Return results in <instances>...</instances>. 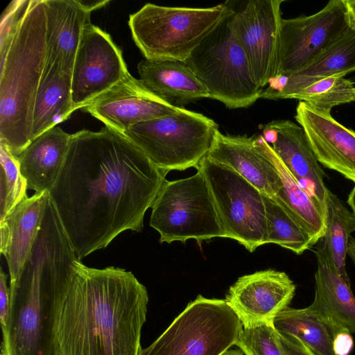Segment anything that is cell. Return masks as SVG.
<instances>
[{
  "label": "cell",
  "mask_w": 355,
  "mask_h": 355,
  "mask_svg": "<svg viewBox=\"0 0 355 355\" xmlns=\"http://www.w3.org/2000/svg\"><path fill=\"white\" fill-rule=\"evenodd\" d=\"M46 15L45 65L55 64L71 76L90 13L76 0H44Z\"/></svg>",
  "instance_id": "20"
},
{
  "label": "cell",
  "mask_w": 355,
  "mask_h": 355,
  "mask_svg": "<svg viewBox=\"0 0 355 355\" xmlns=\"http://www.w3.org/2000/svg\"><path fill=\"white\" fill-rule=\"evenodd\" d=\"M151 208L150 225L159 232L160 243L227 238L207 183L198 171L187 178L166 180Z\"/></svg>",
  "instance_id": "9"
},
{
  "label": "cell",
  "mask_w": 355,
  "mask_h": 355,
  "mask_svg": "<svg viewBox=\"0 0 355 355\" xmlns=\"http://www.w3.org/2000/svg\"><path fill=\"white\" fill-rule=\"evenodd\" d=\"M289 98L306 103L312 107L331 112L332 107L355 101L354 83L343 76L318 80L293 93Z\"/></svg>",
  "instance_id": "30"
},
{
  "label": "cell",
  "mask_w": 355,
  "mask_h": 355,
  "mask_svg": "<svg viewBox=\"0 0 355 355\" xmlns=\"http://www.w3.org/2000/svg\"><path fill=\"white\" fill-rule=\"evenodd\" d=\"M351 24L345 0H331L311 15L282 18L275 80L304 69Z\"/></svg>",
  "instance_id": "11"
},
{
  "label": "cell",
  "mask_w": 355,
  "mask_h": 355,
  "mask_svg": "<svg viewBox=\"0 0 355 355\" xmlns=\"http://www.w3.org/2000/svg\"><path fill=\"white\" fill-rule=\"evenodd\" d=\"M347 203L355 215V185L348 196Z\"/></svg>",
  "instance_id": "39"
},
{
  "label": "cell",
  "mask_w": 355,
  "mask_h": 355,
  "mask_svg": "<svg viewBox=\"0 0 355 355\" xmlns=\"http://www.w3.org/2000/svg\"><path fill=\"white\" fill-rule=\"evenodd\" d=\"M272 325L279 334L297 339L316 355H336L333 342L339 331L311 304L302 309L288 306L275 316Z\"/></svg>",
  "instance_id": "27"
},
{
  "label": "cell",
  "mask_w": 355,
  "mask_h": 355,
  "mask_svg": "<svg viewBox=\"0 0 355 355\" xmlns=\"http://www.w3.org/2000/svg\"><path fill=\"white\" fill-rule=\"evenodd\" d=\"M324 216L325 232L321 249L336 271L345 281L350 282L345 264L349 240L355 231V215L328 189Z\"/></svg>",
  "instance_id": "28"
},
{
  "label": "cell",
  "mask_w": 355,
  "mask_h": 355,
  "mask_svg": "<svg viewBox=\"0 0 355 355\" xmlns=\"http://www.w3.org/2000/svg\"><path fill=\"white\" fill-rule=\"evenodd\" d=\"M79 6L88 13L106 6L109 0H76Z\"/></svg>",
  "instance_id": "36"
},
{
  "label": "cell",
  "mask_w": 355,
  "mask_h": 355,
  "mask_svg": "<svg viewBox=\"0 0 355 355\" xmlns=\"http://www.w3.org/2000/svg\"><path fill=\"white\" fill-rule=\"evenodd\" d=\"M148 304L131 272L78 261L57 321V355H139Z\"/></svg>",
  "instance_id": "2"
},
{
  "label": "cell",
  "mask_w": 355,
  "mask_h": 355,
  "mask_svg": "<svg viewBox=\"0 0 355 355\" xmlns=\"http://www.w3.org/2000/svg\"><path fill=\"white\" fill-rule=\"evenodd\" d=\"M73 112L71 76L55 64L44 65L33 105L31 141L67 120Z\"/></svg>",
  "instance_id": "25"
},
{
  "label": "cell",
  "mask_w": 355,
  "mask_h": 355,
  "mask_svg": "<svg viewBox=\"0 0 355 355\" xmlns=\"http://www.w3.org/2000/svg\"><path fill=\"white\" fill-rule=\"evenodd\" d=\"M352 24V23H351ZM355 71V26H351L329 48L302 70L286 78L278 87H269L261 98L269 100L289 98L295 92L314 82Z\"/></svg>",
  "instance_id": "22"
},
{
  "label": "cell",
  "mask_w": 355,
  "mask_h": 355,
  "mask_svg": "<svg viewBox=\"0 0 355 355\" xmlns=\"http://www.w3.org/2000/svg\"><path fill=\"white\" fill-rule=\"evenodd\" d=\"M353 347L354 339L350 332L342 331L335 336L333 349L336 355H349Z\"/></svg>",
  "instance_id": "35"
},
{
  "label": "cell",
  "mask_w": 355,
  "mask_h": 355,
  "mask_svg": "<svg viewBox=\"0 0 355 355\" xmlns=\"http://www.w3.org/2000/svg\"><path fill=\"white\" fill-rule=\"evenodd\" d=\"M0 220L26 196L27 184L18 159L8 147L0 143Z\"/></svg>",
  "instance_id": "31"
},
{
  "label": "cell",
  "mask_w": 355,
  "mask_h": 355,
  "mask_svg": "<svg viewBox=\"0 0 355 355\" xmlns=\"http://www.w3.org/2000/svg\"><path fill=\"white\" fill-rule=\"evenodd\" d=\"M283 2L250 0L236 10L231 6L230 24L261 89L276 76Z\"/></svg>",
  "instance_id": "12"
},
{
  "label": "cell",
  "mask_w": 355,
  "mask_h": 355,
  "mask_svg": "<svg viewBox=\"0 0 355 355\" xmlns=\"http://www.w3.org/2000/svg\"><path fill=\"white\" fill-rule=\"evenodd\" d=\"M296 290L284 272L273 269L240 277L225 300L239 318L243 328L272 321L291 302Z\"/></svg>",
  "instance_id": "14"
},
{
  "label": "cell",
  "mask_w": 355,
  "mask_h": 355,
  "mask_svg": "<svg viewBox=\"0 0 355 355\" xmlns=\"http://www.w3.org/2000/svg\"><path fill=\"white\" fill-rule=\"evenodd\" d=\"M71 134L56 125L31 141L18 156L21 173L27 188L49 192L63 166Z\"/></svg>",
  "instance_id": "21"
},
{
  "label": "cell",
  "mask_w": 355,
  "mask_h": 355,
  "mask_svg": "<svg viewBox=\"0 0 355 355\" xmlns=\"http://www.w3.org/2000/svg\"><path fill=\"white\" fill-rule=\"evenodd\" d=\"M7 275L1 268L0 272V323L2 331V336L7 331L9 314L10 295V288L6 284Z\"/></svg>",
  "instance_id": "33"
},
{
  "label": "cell",
  "mask_w": 355,
  "mask_h": 355,
  "mask_svg": "<svg viewBox=\"0 0 355 355\" xmlns=\"http://www.w3.org/2000/svg\"><path fill=\"white\" fill-rule=\"evenodd\" d=\"M128 73L122 51L110 35L92 23L88 24L71 74L74 111L85 108Z\"/></svg>",
  "instance_id": "13"
},
{
  "label": "cell",
  "mask_w": 355,
  "mask_h": 355,
  "mask_svg": "<svg viewBox=\"0 0 355 355\" xmlns=\"http://www.w3.org/2000/svg\"><path fill=\"white\" fill-rule=\"evenodd\" d=\"M234 11L227 1L210 8L146 3L129 17L132 39L145 59L184 62Z\"/></svg>",
  "instance_id": "5"
},
{
  "label": "cell",
  "mask_w": 355,
  "mask_h": 355,
  "mask_svg": "<svg viewBox=\"0 0 355 355\" xmlns=\"http://www.w3.org/2000/svg\"><path fill=\"white\" fill-rule=\"evenodd\" d=\"M279 337L287 355H316L301 341L293 337L283 334H279Z\"/></svg>",
  "instance_id": "34"
},
{
  "label": "cell",
  "mask_w": 355,
  "mask_h": 355,
  "mask_svg": "<svg viewBox=\"0 0 355 355\" xmlns=\"http://www.w3.org/2000/svg\"><path fill=\"white\" fill-rule=\"evenodd\" d=\"M80 261L49 197L32 250L10 284L1 355H57V321Z\"/></svg>",
  "instance_id": "3"
},
{
  "label": "cell",
  "mask_w": 355,
  "mask_h": 355,
  "mask_svg": "<svg viewBox=\"0 0 355 355\" xmlns=\"http://www.w3.org/2000/svg\"><path fill=\"white\" fill-rule=\"evenodd\" d=\"M315 296L311 304L338 331L355 334V297L350 282L345 281L329 262L321 248L315 251Z\"/></svg>",
  "instance_id": "24"
},
{
  "label": "cell",
  "mask_w": 355,
  "mask_h": 355,
  "mask_svg": "<svg viewBox=\"0 0 355 355\" xmlns=\"http://www.w3.org/2000/svg\"><path fill=\"white\" fill-rule=\"evenodd\" d=\"M207 157L230 167L268 196L273 197L282 185L276 166L255 137L224 135L218 130Z\"/></svg>",
  "instance_id": "18"
},
{
  "label": "cell",
  "mask_w": 355,
  "mask_h": 355,
  "mask_svg": "<svg viewBox=\"0 0 355 355\" xmlns=\"http://www.w3.org/2000/svg\"><path fill=\"white\" fill-rule=\"evenodd\" d=\"M242 329L225 300L199 295L139 355H221L235 345Z\"/></svg>",
  "instance_id": "7"
},
{
  "label": "cell",
  "mask_w": 355,
  "mask_h": 355,
  "mask_svg": "<svg viewBox=\"0 0 355 355\" xmlns=\"http://www.w3.org/2000/svg\"><path fill=\"white\" fill-rule=\"evenodd\" d=\"M261 135L299 184L324 212L328 189L324 182L326 174L303 128L289 120H275L263 126Z\"/></svg>",
  "instance_id": "17"
},
{
  "label": "cell",
  "mask_w": 355,
  "mask_h": 355,
  "mask_svg": "<svg viewBox=\"0 0 355 355\" xmlns=\"http://www.w3.org/2000/svg\"><path fill=\"white\" fill-rule=\"evenodd\" d=\"M221 355H245L243 352L240 349H231L226 351Z\"/></svg>",
  "instance_id": "40"
},
{
  "label": "cell",
  "mask_w": 355,
  "mask_h": 355,
  "mask_svg": "<svg viewBox=\"0 0 355 355\" xmlns=\"http://www.w3.org/2000/svg\"><path fill=\"white\" fill-rule=\"evenodd\" d=\"M295 118L318 162L355 184V131L338 122L331 112L303 101L298 103Z\"/></svg>",
  "instance_id": "16"
},
{
  "label": "cell",
  "mask_w": 355,
  "mask_h": 355,
  "mask_svg": "<svg viewBox=\"0 0 355 355\" xmlns=\"http://www.w3.org/2000/svg\"><path fill=\"white\" fill-rule=\"evenodd\" d=\"M350 21L355 26V0H345Z\"/></svg>",
  "instance_id": "37"
},
{
  "label": "cell",
  "mask_w": 355,
  "mask_h": 355,
  "mask_svg": "<svg viewBox=\"0 0 355 355\" xmlns=\"http://www.w3.org/2000/svg\"><path fill=\"white\" fill-rule=\"evenodd\" d=\"M245 355H287L272 323L243 328L235 344Z\"/></svg>",
  "instance_id": "32"
},
{
  "label": "cell",
  "mask_w": 355,
  "mask_h": 355,
  "mask_svg": "<svg viewBox=\"0 0 355 355\" xmlns=\"http://www.w3.org/2000/svg\"><path fill=\"white\" fill-rule=\"evenodd\" d=\"M139 80L153 94L177 106L210 98L205 86L184 62L144 59L137 65Z\"/></svg>",
  "instance_id": "23"
},
{
  "label": "cell",
  "mask_w": 355,
  "mask_h": 355,
  "mask_svg": "<svg viewBox=\"0 0 355 355\" xmlns=\"http://www.w3.org/2000/svg\"><path fill=\"white\" fill-rule=\"evenodd\" d=\"M347 254L355 264V239L352 236L349 240Z\"/></svg>",
  "instance_id": "38"
},
{
  "label": "cell",
  "mask_w": 355,
  "mask_h": 355,
  "mask_svg": "<svg viewBox=\"0 0 355 355\" xmlns=\"http://www.w3.org/2000/svg\"><path fill=\"white\" fill-rule=\"evenodd\" d=\"M182 108L161 99L129 73L84 109L123 135L133 125L175 114Z\"/></svg>",
  "instance_id": "15"
},
{
  "label": "cell",
  "mask_w": 355,
  "mask_h": 355,
  "mask_svg": "<svg viewBox=\"0 0 355 355\" xmlns=\"http://www.w3.org/2000/svg\"><path fill=\"white\" fill-rule=\"evenodd\" d=\"M218 130L211 119L183 107L175 114L133 125L123 135L168 173L196 168Z\"/></svg>",
  "instance_id": "8"
},
{
  "label": "cell",
  "mask_w": 355,
  "mask_h": 355,
  "mask_svg": "<svg viewBox=\"0 0 355 355\" xmlns=\"http://www.w3.org/2000/svg\"><path fill=\"white\" fill-rule=\"evenodd\" d=\"M196 168L207 183L227 238L250 252L266 244L263 193L232 168L207 156Z\"/></svg>",
  "instance_id": "10"
},
{
  "label": "cell",
  "mask_w": 355,
  "mask_h": 355,
  "mask_svg": "<svg viewBox=\"0 0 355 355\" xmlns=\"http://www.w3.org/2000/svg\"><path fill=\"white\" fill-rule=\"evenodd\" d=\"M167 173L107 126L71 134L49 196L78 259L123 232H141Z\"/></svg>",
  "instance_id": "1"
},
{
  "label": "cell",
  "mask_w": 355,
  "mask_h": 355,
  "mask_svg": "<svg viewBox=\"0 0 355 355\" xmlns=\"http://www.w3.org/2000/svg\"><path fill=\"white\" fill-rule=\"evenodd\" d=\"M49 192L27 195L0 220V252L6 257L10 284L17 279L40 230Z\"/></svg>",
  "instance_id": "19"
},
{
  "label": "cell",
  "mask_w": 355,
  "mask_h": 355,
  "mask_svg": "<svg viewBox=\"0 0 355 355\" xmlns=\"http://www.w3.org/2000/svg\"><path fill=\"white\" fill-rule=\"evenodd\" d=\"M266 218V243H275L301 254L313 245L309 234L273 198L263 193Z\"/></svg>",
  "instance_id": "29"
},
{
  "label": "cell",
  "mask_w": 355,
  "mask_h": 355,
  "mask_svg": "<svg viewBox=\"0 0 355 355\" xmlns=\"http://www.w3.org/2000/svg\"><path fill=\"white\" fill-rule=\"evenodd\" d=\"M230 16L201 42L184 62L207 89L210 98L230 109L248 107L261 98L263 89L254 78L230 24Z\"/></svg>",
  "instance_id": "6"
},
{
  "label": "cell",
  "mask_w": 355,
  "mask_h": 355,
  "mask_svg": "<svg viewBox=\"0 0 355 355\" xmlns=\"http://www.w3.org/2000/svg\"><path fill=\"white\" fill-rule=\"evenodd\" d=\"M46 48L45 1L28 0L17 24L0 39V143L17 157L31 142Z\"/></svg>",
  "instance_id": "4"
},
{
  "label": "cell",
  "mask_w": 355,
  "mask_h": 355,
  "mask_svg": "<svg viewBox=\"0 0 355 355\" xmlns=\"http://www.w3.org/2000/svg\"><path fill=\"white\" fill-rule=\"evenodd\" d=\"M257 143L276 166L282 185L273 198L309 234L314 245L325 232L324 212L320 205L299 184L262 135Z\"/></svg>",
  "instance_id": "26"
}]
</instances>
